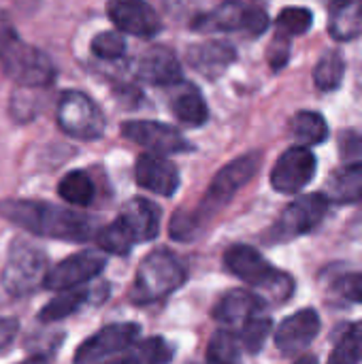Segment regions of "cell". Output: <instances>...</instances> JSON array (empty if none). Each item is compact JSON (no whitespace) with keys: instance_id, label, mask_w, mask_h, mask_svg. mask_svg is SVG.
Returning <instances> with one entry per match:
<instances>
[{"instance_id":"cell-20","label":"cell","mask_w":362,"mask_h":364,"mask_svg":"<svg viewBox=\"0 0 362 364\" xmlns=\"http://www.w3.org/2000/svg\"><path fill=\"white\" fill-rule=\"evenodd\" d=\"M262 309H265V303H262V299L256 292H250V290H230L215 305L213 318L220 324L237 331L245 320H250L254 314H258Z\"/></svg>"},{"instance_id":"cell-30","label":"cell","mask_w":362,"mask_h":364,"mask_svg":"<svg viewBox=\"0 0 362 364\" xmlns=\"http://www.w3.org/2000/svg\"><path fill=\"white\" fill-rule=\"evenodd\" d=\"M173 358V348L160 339V337H151L145 339L141 343H134L128 350V356L124 358L126 363H147V364H158V363H169Z\"/></svg>"},{"instance_id":"cell-22","label":"cell","mask_w":362,"mask_h":364,"mask_svg":"<svg viewBox=\"0 0 362 364\" xmlns=\"http://www.w3.org/2000/svg\"><path fill=\"white\" fill-rule=\"evenodd\" d=\"M324 196L333 205H350V203H361L362 200V162H352L326 179L324 186Z\"/></svg>"},{"instance_id":"cell-14","label":"cell","mask_w":362,"mask_h":364,"mask_svg":"<svg viewBox=\"0 0 362 364\" xmlns=\"http://www.w3.org/2000/svg\"><path fill=\"white\" fill-rule=\"evenodd\" d=\"M122 136L156 154H179L190 149V143L177 128L151 119H137V122L122 124Z\"/></svg>"},{"instance_id":"cell-31","label":"cell","mask_w":362,"mask_h":364,"mask_svg":"<svg viewBox=\"0 0 362 364\" xmlns=\"http://www.w3.org/2000/svg\"><path fill=\"white\" fill-rule=\"evenodd\" d=\"M312 23H314V13L305 6H286L284 11H280L275 19L277 34H284L288 38L309 32Z\"/></svg>"},{"instance_id":"cell-11","label":"cell","mask_w":362,"mask_h":364,"mask_svg":"<svg viewBox=\"0 0 362 364\" xmlns=\"http://www.w3.org/2000/svg\"><path fill=\"white\" fill-rule=\"evenodd\" d=\"M105 267H107V258L100 252H94V250L77 252L47 271L43 288L62 292L68 288L90 284L105 271Z\"/></svg>"},{"instance_id":"cell-1","label":"cell","mask_w":362,"mask_h":364,"mask_svg":"<svg viewBox=\"0 0 362 364\" xmlns=\"http://www.w3.org/2000/svg\"><path fill=\"white\" fill-rule=\"evenodd\" d=\"M260 151H250L245 156L235 158L226 164L207 188L203 200L192 211H179L171 220V237L177 241H192L201 235V230L209 224V220L226 207L233 196L245 188L260 168Z\"/></svg>"},{"instance_id":"cell-3","label":"cell","mask_w":362,"mask_h":364,"mask_svg":"<svg viewBox=\"0 0 362 364\" xmlns=\"http://www.w3.org/2000/svg\"><path fill=\"white\" fill-rule=\"evenodd\" d=\"M0 66L11 81L28 90L47 87L55 79V66L51 58L38 47L26 43L15 30L11 17L2 11H0Z\"/></svg>"},{"instance_id":"cell-15","label":"cell","mask_w":362,"mask_h":364,"mask_svg":"<svg viewBox=\"0 0 362 364\" xmlns=\"http://www.w3.org/2000/svg\"><path fill=\"white\" fill-rule=\"evenodd\" d=\"M107 13L113 26L130 36L151 38L162 30L160 15L145 0H109Z\"/></svg>"},{"instance_id":"cell-19","label":"cell","mask_w":362,"mask_h":364,"mask_svg":"<svg viewBox=\"0 0 362 364\" xmlns=\"http://www.w3.org/2000/svg\"><path fill=\"white\" fill-rule=\"evenodd\" d=\"M237 60V49L226 41H205L188 49L190 66L207 79H218Z\"/></svg>"},{"instance_id":"cell-25","label":"cell","mask_w":362,"mask_h":364,"mask_svg":"<svg viewBox=\"0 0 362 364\" xmlns=\"http://www.w3.org/2000/svg\"><path fill=\"white\" fill-rule=\"evenodd\" d=\"M290 132L301 145H322L329 139V124L318 111H299L290 119Z\"/></svg>"},{"instance_id":"cell-27","label":"cell","mask_w":362,"mask_h":364,"mask_svg":"<svg viewBox=\"0 0 362 364\" xmlns=\"http://www.w3.org/2000/svg\"><path fill=\"white\" fill-rule=\"evenodd\" d=\"M346 75V60L339 51H326L316 68H314V83L320 92H335L344 83Z\"/></svg>"},{"instance_id":"cell-37","label":"cell","mask_w":362,"mask_h":364,"mask_svg":"<svg viewBox=\"0 0 362 364\" xmlns=\"http://www.w3.org/2000/svg\"><path fill=\"white\" fill-rule=\"evenodd\" d=\"M348 237L362 243V209L350 220V224H348Z\"/></svg>"},{"instance_id":"cell-21","label":"cell","mask_w":362,"mask_h":364,"mask_svg":"<svg viewBox=\"0 0 362 364\" xmlns=\"http://www.w3.org/2000/svg\"><path fill=\"white\" fill-rule=\"evenodd\" d=\"M173 87L175 90L169 100V107H171V113L177 117V122L192 126V128L203 126L209 119V107H207L201 90L186 81H179Z\"/></svg>"},{"instance_id":"cell-36","label":"cell","mask_w":362,"mask_h":364,"mask_svg":"<svg viewBox=\"0 0 362 364\" xmlns=\"http://www.w3.org/2000/svg\"><path fill=\"white\" fill-rule=\"evenodd\" d=\"M17 331H19L17 320H13V318H0V354L13 343Z\"/></svg>"},{"instance_id":"cell-26","label":"cell","mask_w":362,"mask_h":364,"mask_svg":"<svg viewBox=\"0 0 362 364\" xmlns=\"http://www.w3.org/2000/svg\"><path fill=\"white\" fill-rule=\"evenodd\" d=\"M58 194L62 196V200H66L73 207H87L94 200L96 188L92 177L85 171H70L66 173L60 183H58Z\"/></svg>"},{"instance_id":"cell-33","label":"cell","mask_w":362,"mask_h":364,"mask_svg":"<svg viewBox=\"0 0 362 364\" xmlns=\"http://www.w3.org/2000/svg\"><path fill=\"white\" fill-rule=\"evenodd\" d=\"M92 53L98 58V60H119L126 55V38H124V32H100L94 36L92 45H90Z\"/></svg>"},{"instance_id":"cell-6","label":"cell","mask_w":362,"mask_h":364,"mask_svg":"<svg viewBox=\"0 0 362 364\" xmlns=\"http://www.w3.org/2000/svg\"><path fill=\"white\" fill-rule=\"evenodd\" d=\"M183 282L186 269L179 262V258L169 250H156L143 258L134 275L130 296L139 305H149L179 290Z\"/></svg>"},{"instance_id":"cell-29","label":"cell","mask_w":362,"mask_h":364,"mask_svg":"<svg viewBox=\"0 0 362 364\" xmlns=\"http://www.w3.org/2000/svg\"><path fill=\"white\" fill-rule=\"evenodd\" d=\"M241 356H243V348H241L237 331L224 326L211 337L209 348H207L209 363H239Z\"/></svg>"},{"instance_id":"cell-16","label":"cell","mask_w":362,"mask_h":364,"mask_svg":"<svg viewBox=\"0 0 362 364\" xmlns=\"http://www.w3.org/2000/svg\"><path fill=\"white\" fill-rule=\"evenodd\" d=\"M322 318L316 309H301L292 316H288L277 328H275V348L286 356H297L305 352L320 335Z\"/></svg>"},{"instance_id":"cell-32","label":"cell","mask_w":362,"mask_h":364,"mask_svg":"<svg viewBox=\"0 0 362 364\" xmlns=\"http://www.w3.org/2000/svg\"><path fill=\"white\" fill-rule=\"evenodd\" d=\"M333 364H356L362 360V320L352 324L339 339L337 348L333 350L331 358Z\"/></svg>"},{"instance_id":"cell-28","label":"cell","mask_w":362,"mask_h":364,"mask_svg":"<svg viewBox=\"0 0 362 364\" xmlns=\"http://www.w3.org/2000/svg\"><path fill=\"white\" fill-rule=\"evenodd\" d=\"M233 331H235V328H233ZM271 331H273V322H271L269 316H262V311H258V314H254L250 320H245V322L237 328V335H239V341H241L243 352H247V354H258V352L265 348V343H267Z\"/></svg>"},{"instance_id":"cell-7","label":"cell","mask_w":362,"mask_h":364,"mask_svg":"<svg viewBox=\"0 0 362 364\" xmlns=\"http://www.w3.org/2000/svg\"><path fill=\"white\" fill-rule=\"evenodd\" d=\"M47 271V254L26 239H15L9 247L0 282L11 296L23 299L43 288Z\"/></svg>"},{"instance_id":"cell-24","label":"cell","mask_w":362,"mask_h":364,"mask_svg":"<svg viewBox=\"0 0 362 364\" xmlns=\"http://www.w3.org/2000/svg\"><path fill=\"white\" fill-rule=\"evenodd\" d=\"M64 294L62 296H55L53 301H49L38 320L49 324V322H58V320H64L73 314H77L79 309H83L85 305L92 303V296L96 294L94 290H87L83 286H77V288H68V290H62Z\"/></svg>"},{"instance_id":"cell-5","label":"cell","mask_w":362,"mask_h":364,"mask_svg":"<svg viewBox=\"0 0 362 364\" xmlns=\"http://www.w3.org/2000/svg\"><path fill=\"white\" fill-rule=\"evenodd\" d=\"M160 230V209L147 198H132L122 213L96 235L98 247L107 254L126 256L134 243L151 241Z\"/></svg>"},{"instance_id":"cell-9","label":"cell","mask_w":362,"mask_h":364,"mask_svg":"<svg viewBox=\"0 0 362 364\" xmlns=\"http://www.w3.org/2000/svg\"><path fill=\"white\" fill-rule=\"evenodd\" d=\"M58 126L64 134L79 141H96L107 130V119L100 107L83 92H64L55 111Z\"/></svg>"},{"instance_id":"cell-23","label":"cell","mask_w":362,"mask_h":364,"mask_svg":"<svg viewBox=\"0 0 362 364\" xmlns=\"http://www.w3.org/2000/svg\"><path fill=\"white\" fill-rule=\"evenodd\" d=\"M329 34L335 41H352L362 34V9L354 0H335L329 11Z\"/></svg>"},{"instance_id":"cell-35","label":"cell","mask_w":362,"mask_h":364,"mask_svg":"<svg viewBox=\"0 0 362 364\" xmlns=\"http://www.w3.org/2000/svg\"><path fill=\"white\" fill-rule=\"evenodd\" d=\"M337 292L344 299L362 305V273H352L348 277H341V282H337Z\"/></svg>"},{"instance_id":"cell-38","label":"cell","mask_w":362,"mask_h":364,"mask_svg":"<svg viewBox=\"0 0 362 364\" xmlns=\"http://www.w3.org/2000/svg\"><path fill=\"white\" fill-rule=\"evenodd\" d=\"M15 2H17V6H19L21 11H26V13L34 11L36 4H38V0H15Z\"/></svg>"},{"instance_id":"cell-2","label":"cell","mask_w":362,"mask_h":364,"mask_svg":"<svg viewBox=\"0 0 362 364\" xmlns=\"http://www.w3.org/2000/svg\"><path fill=\"white\" fill-rule=\"evenodd\" d=\"M0 215L19 228L45 239L83 243L94 237V222L87 215L45 200H2Z\"/></svg>"},{"instance_id":"cell-18","label":"cell","mask_w":362,"mask_h":364,"mask_svg":"<svg viewBox=\"0 0 362 364\" xmlns=\"http://www.w3.org/2000/svg\"><path fill=\"white\" fill-rule=\"evenodd\" d=\"M134 75L149 85H175L181 81V64L171 49L151 47L134 64Z\"/></svg>"},{"instance_id":"cell-4","label":"cell","mask_w":362,"mask_h":364,"mask_svg":"<svg viewBox=\"0 0 362 364\" xmlns=\"http://www.w3.org/2000/svg\"><path fill=\"white\" fill-rule=\"evenodd\" d=\"M226 269L250 284L265 305L286 303L294 292V282L288 273L271 267V262L250 245H233L224 254Z\"/></svg>"},{"instance_id":"cell-10","label":"cell","mask_w":362,"mask_h":364,"mask_svg":"<svg viewBox=\"0 0 362 364\" xmlns=\"http://www.w3.org/2000/svg\"><path fill=\"white\" fill-rule=\"evenodd\" d=\"M331 203L324 192H314L292 200L271 228L273 241H290L314 232L326 218Z\"/></svg>"},{"instance_id":"cell-34","label":"cell","mask_w":362,"mask_h":364,"mask_svg":"<svg viewBox=\"0 0 362 364\" xmlns=\"http://www.w3.org/2000/svg\"><path fill=\"white\" fill-rule=\"evenodd\" d=\"M267 58H269V64L273 70L284 68L288 64V58H290V38L284 34H275L273 43L269 45Z\"/></svg>"},{"instance_id":"cell-13","label":"cell","mask_w":362,"mask_h":364,"mask_svg":"<svg viewBox=\"0 0 362 364\" xmlns=\"http://www.w3.org/2000/svg\"><path fill=\"white\" fill-rule=\"evenodd\" d=\"M141 335L139 324H109L92 335L75 354V363H100L109 360L122 352H128Z\"/></svg>"},{"instance_id":"cell-8","label":"cell","mask_w":362,"mask_h":364,"mask_svg":"<svg viewBox=\"0 0 362 364\" xmlns=\"http://www.w3.org/2000/svg\"><path fill=\"white\" fill-rule=\"evenodd\" d=\"M269 28V15L260 6L245 4L241 0H226L209 13L198 15L192 21L194 32H243L247 36H260Z\"/></svg>"},{"instance_id":"cell-17","label":"cell","mask_w":362,"mask_h":364,"mask_svg":"<svg viewBox=\"0 0 362 364\" xmlns=\"http://www.w3.org/2000/svg\"><path fill=\"white\" fill-rule=\"evenodd\" d=\"M134 179L137 186L158 194V196H173L179 188V171L166 158V154L145 151L139 156L134 164Z\"/></svg>"},{"instance_id":"cell-12","label":"cell","mask_w":362,"mask_h":364,"mask_svg":"<svg viewBox=\"0 0 362 364\" xmlns=\"http://www.w3.org/2000/svg\"><path fill=\"white\" fill-rule=\"evenodd\" d=\"M316 171V156L305 145H294L277 158L271 171V186L280 194H299L305 186L312 183Z\"/></svg>"}]
</instances>
